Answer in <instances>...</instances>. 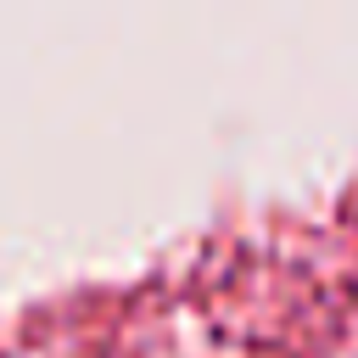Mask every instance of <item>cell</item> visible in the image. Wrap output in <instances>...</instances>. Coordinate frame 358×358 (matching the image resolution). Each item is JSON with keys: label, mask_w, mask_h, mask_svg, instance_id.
I'll list each match as a JSON object with an SVG mask.
<instances>
[]
</instances>
